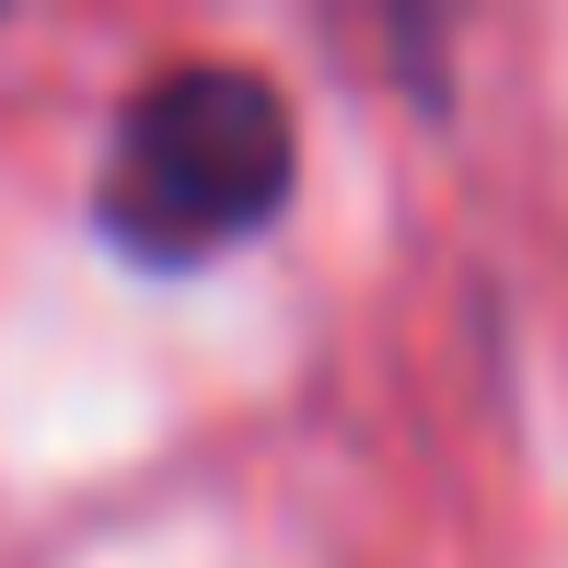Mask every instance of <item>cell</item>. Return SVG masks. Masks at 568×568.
<instances>
[{"label": "cell", "mask_w": 568, "mask_h": 568, "mask_svg": "<svg viewBox=\"0 0 568 568\" xmlns=\"http://www.w3.org/2000/svg\"><path fill=\"white\" fill-rule=\"evenodd\" d=\"M291 163H302V128L278 105V82L232 70V59H197V70H163V82L128 93L93 197H105V232L128 255L197 267V255H232L244 232L278 221Z\"/></svg>", "instance_id": "6da1fadb"}]
</instances>
